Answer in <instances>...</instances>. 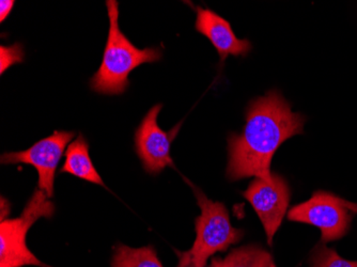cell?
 I'll use <instances>...</instances> for the list:
<instances>
[{"instance_id":"cell-1","label":"cell","mask_w":357,"mask_h":267,"mask_svg":"<svg viewBox=\"0 0 357 267\" xmlns=\"http://www.w3.org/2000/svg\"><path fill=\"white\" fill-rule=\"evenodd\" d=\"M245 118L242 134L231 132L228 137L227 176L231 181L250 176L270 180L275 152L289 138L303 134L306 119L292 112L278 90L252 100Z\"/></svg>"},{"instance_id":"cell-2","label":"cell","mask_w":357,"mask_h":267,"mask_svg":"<svg viewBox=\"0 0 357 267\" xmlns=\"http://www.w3.org/2000/svg\"><path fill=\"white\" fill-rule=\"evenodd\" d=\"M106 7L109 19L107 42L101 66L90 79V87L100 94L120 96L128 87L130 73L142 64L160 61L162 51L158 47H136L120 30L119 3L107 0Z\"/></svg>"},{"instance_id":"cell-3","label":"cell","mask_w":357,"mask_h":267,"mask_svg":"<svg viewBox=\"0 0 357 267\" xmlns=\"http://www.w3.org/2000/svg\"><path fill=\"white\" fill-rule=\"evenodd\" d=\"M192 188L202 214L195 220L196 240L192 248L176 252L180 259L176 267H206L210 257L226 252L244 236V231L232 226L229 213L222 202L212 201L199 188Z\"/></svg>"},{"instance_id":"cell-4","label":"cell","mask_w":357,"mask_h":267,"mask_svg":"<svg viewBox=\"0 0 357 267\" xmlns=\"http://www.w3.org/2000/svg\"><path fill=\"white\" fill-rule=\"evenodd\" d=\"M55 206L43 190L38 188L26 204L21 216L0 222V267L42 266L41 261L26 245L28 230L40 218H52Z\"/></svg>"},{"instance_id":"cell-5","label":"cell","mask_w":357,"mask_h":267,"mask_svg":"<svg viewBox=\"0 0 357 267\" xmlns=\"http://www.w3.org/2000/svg\"><path fill=\"white\" fill-rule=\"evenodd\" d=\"M354 213L346 206V199L326 190H317L307 201L294 206L288 213L290 222L317 227L321 242L342 240L348 234Z\"/></svg>"},{"instance_id":"cell-6","label":"cell","mask_w":357,"mask_h":267,"mask_svg":"<svg viewBox=\"0 0 357 267\" xmlns=\"http://www.w3.org/2000/svg\"><path fill=\"white\" fill-rule=\"evenodd\" d=\"M75 137V132L55 130L53 135L40 140L25 151L9 152L1 155L3 165L26 164L35 167L39 176L38 188L48 198L54 196L56 169L67 144Z\"/></svg>"},{"instance_id":"cell-7","label":"cell","mask_w":357,"mask_h":267,"mask_svg":"<svg viewBox=\"0 0 357 267\" xmlns=\"http://www.w3.org/2000/svg\"><path fill=\"white\" fill-rule=\"evenodd\" d=\"M243 196L252 204L261 220L268 245L272 246L274 236L290 204L291 190L288 182L280 174L272 172L270 180L255 178L243 192Z\"/></svg>"},{"instance_id":"cell-8","label":"cell","mask_w":357,"mask_h":267,"mask_svg":"<svg viewBox=\"0 0 357 267\" xmlns=\"http://www.w3.org/2000/svg\"><path fill=\"white\" fill-rule=\"evenodd\" d=\"M162 104L153 106L144 116L135 132V150L144 170L150 174H158L166 167L174 166L170 148L176 132H165L158 126V116Z\"/></svg>"},{"instance_id":"cell-9","label":"cell","mask_w":357,"mask_h":267,"mask_svg":"<svg viewBox=\"0 0 357 267\" xmlns=\"http://www.w3.org/2000/svg\"><path fill=\"white\" fill-rule=\"evenodd\" d=\"M196 15L195 28L210 40L222 61L229 56L245 57L252 51V43L248 39H238L229 22L215 12L196 7Z\"/></svg>"},{"instance_id":"cell-10","label":"cell","mask_w":357,"mask_h":267,"mask_svg":"<svg viewBox=\"0 0 357 267\" xmlns=\"http://www.w3.org/2000/svg\"><path fill=\"white\" fill-rule=\"evenodd\" d=\"M60 172H67L96 185L104 186L101 176L96 171L90 158L89 144L83 135H78V137L68 146L66 162Z\"/></svg>"},{"instance_id":"cell-11","label":"cell","mask_w":357,"mask_h":267,"mask_svg":"<svg viewBox=\"0 0 357 267\" xmlns=\"http://www.w3.org/2000/svg\"><path fill=\"white\" fill-rule=\"evenodd\" d=\"M273 258L270 252L258 245H248L231 250L226 258H214L210 267H270Z\"/></svg>"},{"instance_id":"cell-12","label":"cell","mask_w":357,"mask_h":267,"mask_svg":"<svg viewBox=\"0 0 357 267\" xmlns=\"http://www.w3.org/2000/svg\"><path fill=\"white\" fill-rule=\"evenodd\" d=\"M112 267H164L152 246L131 248L119 244L112 256Z\"/></svg>"},{"instance_id":"cell-13","label":"cell","mask_w":357,"mask_h":267,"mask_svg":"<svg viewBox=\"0 0 357 267\" xmlns=\"http://www.w3.org/2000/svg\"><path fill=\"white\" fill-rule=\"evenodd\" d=\"M310 267H357V261H351L339 256L334 248H328L320 242L312 249Z\"/></svg>"},{"instance_id":"cell-14","label":"cell","mask_w":357,"mask_h":267,"mask_svg":"<svg viewBox=\"0 0 357 267\" xmlns=\"http://www.w3.org/2000/svg\"><path fill=\"white\" fill-rule=\"evenodd\" d=\"M0 62H1V74L5 73L6 70L9 69L13 64L21 63L24 60L23 47L21 44H14L10 47L1 46L0 47Z\"/></svg>"},{"instance_id":"cell-15","label":"cell","mask_w":357,"mask_h":267,"mask_svg":"<svg viewBox=\"0 0 357 267\" xmlns=\"http://www.w3.org/2000/svg\"><path fill=\"white\" fill-rule=\"evenodd\" d=\"M15 1L13 0H1L0 1V22L3 23L9 16L10 12L13 9Z\"/></svg>"},{"instance_id":"cell-16","label":"cell","mask_w":357,"mask_h":267,"mask_svg":"<svg viewBox=\"0 0 357 267\" xmlns=\"http://www.w3.org/2000/svg\"><path fill=\"white\" fill-rule=\"evenodd\" d=\"M346 206L351 212L354 213V214H357V204H354V202L348 201L346 200Z\"/></svg>"},{"instance_id":"cell-17","label":"cell","mask_w":357,"mask_h":267,"mask_svg":"<svg viewBox=\"0 0 357 267\" xmlns=\"http://www.w3.org/2000/svg\"><path fill=\"white\" fill-rule=\"evenodd\" d=\"M270 267H278L276 265H275L274 261H273L272 264H271Z\"/></svg>"}]
</instances>
